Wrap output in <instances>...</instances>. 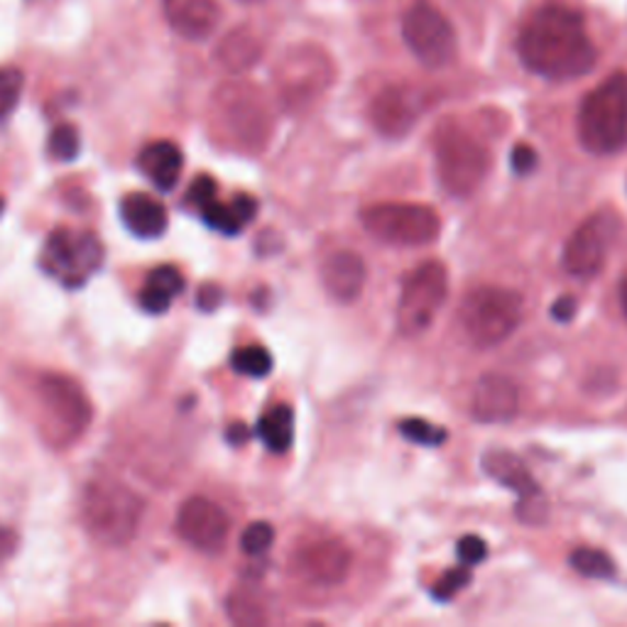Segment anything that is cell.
Segmentation results:
<instances>
[{
	"mask_svg": "<svg viewBox=\"0 0 627 627\" xmlns=\"http://www.w3.org/2000/svg\"><path fill=\"white\" fill-rule=\"evenodd\" d=\"M243 3H258V0H243Z\"/></svg>",
	"mask_w": 627,
	"mask_h": 627,
	"instance_id": "45",
	"label": "cell"
},
{
	"mask_svg": "<svg viewBox=\"0 0 627 627\" xmlns=\"http://www.w3.org/2000/svg\"><path fill=\"white\" fill-rule=\"evenodd\" d=\"M456 554H458V559H461V563H466V567H476V563L486 559L488 545L476 535H466V537L458 539Z\"/></svg>",
	"mask_w": 627,
	"mask_h": 627,
	"instance_id": "36",
	"label": "cell"
},
{
	"mask_svg": "<svg viewBox=\"0 0 627 627\" xmlns=\"http://www.w3.org/2000/svg\"><path fill=\"white\" fill-rule=\"evenodd\" d=\"M464 333L476 349H493L512 337L522 321V295L515 289L483 285L470 289L458 309Z\"/></svg>",
	"mask_w": 627,
	"mask_h": 627,
	"instance_id": "5",
	"label": "cell"
},
{
	"mask_svg": "<svg viewBox=\"0 0 627 627\" xmlns=\"http://www.w3.org/2000/svg\"><path fill=\"white\" fill-rule=\"evenodd\" d=\"M517 49L525 67L549 81H571L589 75L598 57L579 10L557 0L539 5L527 18Z\"/></svg>",
	"mask_w": 627,
	"mask_h": 627,
	"instance_id": "1",
	"label": "cell"
},
{
	"mask_svg": "<svg viewBox=\"0 0 627 627\" xmlns=\"http://www.w3.org/2000/svg\"><path fill=\"white\" fill-rule=\"evenodd\" d=\"M620 301H623V309L627 314V277L623 280V285H620Z\"/></svg>",
	"mask_w": 627,
	"mask_h": 627,
	"instance_id": "44",
	"label": "cell"
},
{
	"mask_svg": "<svg viewBox=\"0 0 627 627\" xmlns=\"http://www.w3.org/2000/svg\"><path fill=\"white\" fill-rule=\"evenodd\" d=\"M402 37L426 69H444L456 59V33L448 18L430 0H417L402 20Z\"/></svg>",
	"mask_w": 627,
	"mask_h": 627,
	"instance_id": "11",
	"label": "cell"
},
{
	"mask_svg": "<svg viewBox=\"0 0 627 627\" xmlns=\"http://www.w3.org/2000/svg\"><path fill=\"white\" fill-rule=\"evenodd\" d=\"M517 517L527 525H539V522L547 520V500L545 493L520 498L517 503Z\"/></svg>",
	"mask_w": 627,
	"mask_h": 627,
	"instance_id": "35",
	"label": "cell"
},
{
	"mask_svg": "<svg viewBox=\"0 0 627 627\" xmlns=\"http://www.w3.org/2000/svg\"><path fill=\"white\" fill-rule=\"evenodd\" d=\"M231 206H233V212L238 214L240 221H243V226H248L250 221H253V216H255V212H258L255 198H250V196H246V194L236 196Z\"/></svg>",
	"mask_w": 627,
	"mask_h": 627,
	"instance_id": "40",
	"label": "cell"
},
{
	"mask_svg": "<svg viewBox=\"0 0 627 627\" xmlns=\"http://www.w3.org/2000/svg\"><path fill=\"white\" fill-rule=\"evenodd\" d=\"M47 150L59 162H71V160H75V157L81 150V140H79V133H77L75 125H69V123L57 125V128L52 130V135H49Z\"/></svg>",
	"mask_w": 627,
	"mask_h": 627,
	"instance_id": "28",
	"label": "cell"
},
{
	"mask_svg": "<svg viewBox=\"0 0 627 627\" xmlns=\"http://www.w3.org/2000/svg\"><path fill=\"white\" fill-rule=\"evenodd\" d=\"M214 106L228 138H231L238 148L248 152H260L267 148L270 135H273L275 128V118L273 111H270L265 93L258 87L246 81L224 83V87L216 91Z\"/></svg>",
	"mask_w": 627,
	"mask_h": 627,
	"instance_id": "6",
	"label": "cell"
},
{
	"mask_svg": "<svg viewBox=\"0 0 627 627\" xmlns=\"http://www.w3.org/2000/svg\"><path fill=\"white\" fill-rule=\"evenodd\" d=\"M337 67L319 45H297L280 59L275 81L282 103L289 111H307L329 91Z\"/></svg>",
	"mask_w": 627,
	"mask_h": 627,
	"instance_id": "7",
	"label": "cell"
},
{
	"mask_svg": "<svg viewBox=\"0 0 627 627\" xmlns=\"http://www.w3.org/2000/svg\"><path fill=\"white\" fill-rule=\"evenodd\" d=\"M231 520L208 498H190L176 512V535L198 551L214 554L226 545Z\"/></svg>",
	"mask_w": 627,
	"mask_h": 627,
	"instance_id": "14",
	"label": "cell"
},
{
	"mask_svg": "<svg viewBox=\"0 0 627 627\" xmlns=\"http://www.w3.org/2000/svg\"><path fill=\"white\" fill-rule=\"evenodd\" d=\"M23 83L25 79L20 69H0V118H5L15 111L20 96H23Z\"/></svg>",
	"mask_w": 627,
	"mask_h": 627,
	"instance_id": "30",
	"label": "cell"
},
{
	"mask_svg": "<svg viewBox=\"0 0 627 627\" xmlns=\"http://www.w3.org/2000/svg\"><path fill=\"white\" fill-rule=\"evenodd\" d=\"M510 164H512V170H515V174H532L535 172V167H537V152L529 148V145L525 142H520L512 148V157H510Z\"/></svg>",
	"mask_w": 627,
	"mask_h": 627,
	"instance_id": "38",
	"label": "cell"
},
{
	"mask_svg": "<svg viewBox=\"0 0 627 627\" xmlns=\"http://www.w3.org/2000/svg\"><path fill=\"white\" fill-rule=\"evenodd\" d=\"M221 299H224V292L218 285H204L202 289H198V309H204V311H214L218 305H221Z\"/></svg>",
	"mask_w": 627,
	"mask_h": 627,
	"instance_id": "39",
	"label": "cell"
},
{
	"mask_svg": "<svg viewBox=\"0 0 627 627\" xmlns=\"http://www.w3.org/2000/svg\"><path fill=\"white\" fill-rule=\"evenodd\" d=\"M186 198H190V204L198 206V208H204L206 204H212L214 198H216V182L212 180V176H196L194 184L190 186V194H186Z\"/></svg>",
	"mask_w": 627,
	"mask_h": 627,
	"instance_id": "37",
	"label": "cell"
},
{
	"mask_svg": "<svg viewBox=\"0 0 627 627\" xmlns=\"http://www.w3.org/2000/svg\"><path fill=\"white\" fill-rule=\"evenodd\" d=\"M520 390L517 385L500 373H488L476 383L470 397V412L474 420L483 424H503L517 417Z\"/></svg>",
	"mask_w": 627,
	"mask_h": 627,
	"instance_id": "17",
	"label": "cell"
},
{
	"mask_svg": "<svg viewBox=\"0 0 627 627\" xmlns=\"http://www.w3.org/2000/svg\"><path fill=\"white\" fill-rule=\"evenodd\" d=\"M470 581H474V571H470V567H466V563H461V567L446 571L444 577L436 581L434 598L436 601H452L454 595L461 593Z\"/></svg>",
	"mask_w": 627,
	"mask_h": 627,
	"instance_id": "34",
	"label": "cell"
},
{
	"mask_svg": "<svg viewBox=\"0 0 627 627\" xmlns=\"http://www.w3.org/2000/svg\"><path fill=\"white\" fill-rule=\"evenodd\" d=\"M121 218L138 238H160L167 231V208L160 198L128 194L121 202Z\"/></svg>",
	"mask_w": 627,
	"mask_h": 627,
	"instance_id": "22",
	"label": "cell"
},
{
	"mask_svg": "<svg viewBox=\"0 0 627 627\" xmlns=\"http://www.w3.org/2000/svg\"><path fill=\"white\" fill-rule=\"evenodd\" d=\"M37 400L57 444H71L91 424V402L79 385L59 373H45L37 380Z\"/></svg>",
	"mask_w": 627,
	"mask_h": 627,
	"instance_id": "10",
	"label": "cell"
},
{
	"mask_svg": "<svg viewBox=\"0 0 627 627\" xmlns=\"http://www.w3.org/2000/svg\"><path fill=\"white\" fill-rule=\"evenodd\" d=\"M618 224L608 214H593L571 233L563 248V270L577 280L601 275Z\"/></svg>",
	"mask_w": 627,
	"mask_h": 627,
	"instance_id": "13",
	"label": "cell"
},
{
	"mask_svg": "<svg viewBox=\"0 0 627 627\" xmlns=\"http://www.w3.org/2000/svg\"><path fill=\"white\" fill-rule=\"evenodd\" d=\"M422 93L410 87L383 89L371 103V121L385 138H404L422 113Z\"/></svg>",
	"mask_w": 627,
	"mask_h": 627,
	"instance_id": "16",
	"label": "cell"
},
{
	"mask_svg": "<svg viewBox=\"0 0 627 627\" xmlns=\"http://www.w3.org/2000/svg\"><path fill=\"white\" fill-rule=\"evenodd\" d=\"M162 10L174 33L192 42L212 37L221 23V8L214 0H162Z\"/></svg>",
	"mask_w": 627,
	"mask_h": 627,
	"instance_id": "18",
	"label": "cell"
},
{
	"mask_svg": "<svg viewBox=\"0 0 627 627\" xmlns=\"http://www.w3.org/2000/svg\"><path fill=\"white\" fill-rule=\"evenodd\" d=\"M571 569L581 573L586 579H613L615 577V561L611 559V554H605L603 549H591V547H581L573 549L569 557Z\"/></svg>",
	"mask_w": 627,
	"mask_h": 627,
	"instance_id": "26",
	"label": "cell"
},
{
	"mask_svg": "<svg viewBox=\"0 0 627 627\" xmlns=\"http://www.w3.org/2000/svg\"><path fill=\"white\" fill-rule=\"evenodd\" d=\"M103 265V246L93 233L57 228L45 246V267L69 287L81 285Z\"/></svg>",
	"mask_w": 627,
	"mask_h": 627,
	"instance_id": "12",
	"label": "cell"
},
{
	"mask_svg": "<svg viewBox=\"0 0 627 627\" xmlns=\"http://www.w3.org/2000/svg\"><path fill=\"white\" fill-rule=\"evenodd\" d=\"M353 554L341 539L321 537L295 554V571L314 586H337L351 571Z\"/></svg>",
	"mask_w": 627,
	"mask_h": 627,
	"instance_id": "15",
	"label": "cell"
},
{
	"mask_svg": "<svg viewBox=\"0 0 627 627\" xmlns=\"http://www.w3.org/2000/svg\"><path fill=\"white\" fill-rule=\"evenodd\" d=\"M275 542V529L270 522H253V525H248L243 537H240V549H243L248 557H260V554H265L270 547H273Z\"/></svg>",
	"mask_w": 627,
	"mask_h": 627,
	"instance_id": "32",
	"label": "cell"
},
{
	"mask_svg": "<svg viewBox=\"0 0 627 627\" xmlns=\"http://www.w3.org/2000/svg\"><path fill=\"white\" fill-rule=\"evenodd\" d=\"M573 314H577V301H573L571 297H561L559 301H554L551 317L557 321H571Z\"/></svg>",
	"mask_w": 627,
	"mask_h": 627,
	"instance_id": "41",
	"label": "cell"
},
{
	"mask_svg": "<svg viewBox=\"0 0 627 627\" xmlns=\"http://www.w3.org/2000/svg\"><path fill=\"white\" fill-rule=\"evenodd\" d=\"M233 371L248 378H265L273 371V355L263 346H243L231 355Z\"/></svg>",
	"mask_w": 627,
	"mask_h": 627,
	"instance_id": "27",
	"label": "cell"
},
{
	"mask_svg": "<svg viewBox=\"0 0 627 627\" xmlns=\"http://www.w3.org/2000/svg\"><path fill=\"white\" fill-rule=\"evenodd\" d=\"M140 517L142 498L121 480L96 478L83 488L81 522L99 545H128L138 535Z\"/></svg>",
	"mask_w": 627,
	"mask_h": 627,
	"instance_id": "2",
	"label": "cell"
},
{
	"mask_svg": "<svg viewBox=\"0 0 627 627\" xmlns=\"http://www.w3.org/2000/svg\"><path fill=\"white\" fill-rule=\"evenodd\" d=\"M321 282L333 299L349 305L361 297L365 282H368V267L353 250H337L323 260Z\"/></svg>",
	"mask_w": 627,
	"mask_h": 627,
	"instance_id": "19",
	"label": "cell"
},
{
	"mask_svg": "<svg viewBox=\"0 0 627 627\" xmlns=\"http://www.w3.org/2000/svg\"><path fill=\"white\" fill-rule=\"evenodd\" d=\"M140 170L145 172V176L157 186L160 192H172L176 182H180L182 167H184V157L182 150L176 148L174 142L170 140H157L150 142L148 148H142L140 157H138Z\"/></svg>",
	"mask_w": 627,
	"mask_h": 627,
	"instance_id": "21",
	"label": "cell"
},
{
	"mask_svg": "<svg viewBox=\"0 0 627 627\" xmlns=\"http://www.w3.org/2000/svg\"><path fill=\"white\" fill-rule=\"evenodd\" d=\"M434 160L438 182L454 196H470L486 182L490 172V152L476 135L456 121H442L434 130Z\"/></svg>",
	"mask_w": 627,
	"mask_h": 627,
	"instance_id": "3",
	"label": "cell"
},
{
	"mask_svg": "<svg viewBox=\"0 0 627 627\" xmlns=\"http://www.w3.org/2000/svg\"><path fill=\"white\" fill-rule=\"evenodd\" d=\"M361 221L373 238L390 246H430L442 231V218L424 204H375L361 214Z\"/></svg>",
	"mask_w": 627,
	"mask_h": 627,
	"instance_id": "8",
	"label": "cell"
},
{
	"mask_svg": "<svg viewBox=\"0 0 627 627\" xmlns=\"http://www.w3.org/2000/svg\"><path fill=\"white\" fill-rule=\"evenodd\" d=\"M15 549V535L5 527H0V559L8 557Z\"/></svg>",
	"mask_w": 627,
	"mask_h": 627,
	"instance_id": "43",
	"label": "cell"
},
{
	"mask_svg": "<svg viewBox=\"0 0 627 627\" xmlns=\"http://www.w3.org/2000/svg\"><path fill=\"white\" fill-rule=\"evenodd\" d=\"M258 436L273 454H285L295 438V412L287 404H277L258 422Z\"/></svg>",
	"mask_w": 627,
	"mask_h": 627,
	"instance_id": "25",
	"label": "cell"
},
{
	"mask_svg": "<svg viewBox=\"0 0 627 627\" xmlns=\"http://www.w3.org/2000/svg\"><path fill=\"white\" fill-rule=\"evenodd\" d=\"M579 140L591 155H613L627 142V75L598 83L579 109Z\"/></svg>",
	"mask_w": 627,
	"mask_h": 627,
	"instance_id": "4",
	"label": "cell"
},
{
	"mask_svg": "<svg viewBox=\"0 0 627 627\" xmlns=\"http://www.w3.org/2000/svg\"><path fill=\"white\" fill-rule=\"evenodd\" d=\"M0 212H3V198H0Z\"/></svg>",
	"mask_w": 627,
	"mask_h": 627,
	"instance_id": "46",
	"label": "cell"
},
{
	"mask_svg": "<svg viewBox=\"0 0 627 627\" xmlns=\"http://www.w3.org/2000/svg\"><path fill=\"white\" fill-rule=\"evenodd\" d=\"M202 216H204V221L218 233L236 236V233H240V228H243V221H240L238 214L233 212V206L216 202V198L212 204H206L202 208Z\"/></svg>",
	"mask_w": 627,
	"mask_h": 627,
	"instance_id": "29",
	"label": "cell"
},
{
	"mask_svg": "<svg viewBox=\"0 0 627 627\" xmlns=\"http://www.w3.org/2000/svg\"><path fill=\"white\" fill-rule=\"evenodd\" d=\"M448 295V273L442 263L430 260L412 270L404 280L400 305H397V327L404 337H420L432 327L438 309Z\"/></svg>",
	"mask_w": 627,
	"mask_h": 627,
	"instance_id": "9",
	"label": "cell"
},
{
	"mask_svg": "<svg viewBox=\"0 0 627 627\" xmlns=\"http://www.w3.org/2000/svg\"><path fill=\"white\" fill-rule=\"evenodd\" d=\"M214 57L228 75H246L263 57V42L250 27H236L218 42Z\"/></svg>",
	"mask_w": 627,
	"mask_h": 627,
	"instance_id": "20",
	"label": "cell"
},
{
	"mask_svg": "<svg viewBox=\"0 0 627 627\" xmlns=\"http://www.w3.org/2000/svg\"><path fill=\"white\" fill-rule=\"evenodd\" d=\"M184 292V275L174 265L155 267L145 287L140 289V307L150 314H164L174 297Z\"/></svg>",
	"mask_w": 627,
	"mask_h": 627,
	"instance_id": "24",
	"label": "cell"
},
{
	"mask_svg": "<svg viewBox=\"0 0 627 627\" xmlns=\"http://www.w3.org/2000/svg\"><path fill=\"white\" fill-rule=\"evenodd\" d=\"M400 434L404 438H410V442L422 444V446H438V444L446 442V430H442V426H434L432 422H426V420H417V417L400 422Z\"/></svg>",
	"mask_w": 627,
	"mask_h": 627,
	"instance_id": "31",
	"label": "cell"
},
{
	"mask_svg": "<svg viewBox=\"0 0 627 627\" xmlns=\"http://www.w3.org/2000/svg\"><path fill=\"white\" fill-rule=\"evenodd\" d=\"M250 434H253V432H250L243 422H236V424L228 426L226 438H228V442H231L233 446H240V444H246V442H248Z\"/></svg>",
	"mask_w": 627,
	"mask_h": 627,
	"instance_id": "42",
	"label": "cell"
},
{
	"mask_svg": "<svg viewBox=\"0 0 627 627\" xmlns=\"http://www.w3.org/2000/svg\"><path fill=\"white\" fill-rule=\"evenodd\" d=\"M480 464H483V470L490 478L498 480L500 486L510 488L512 493H517L520 498L542 493V488H539L537 480L532 478L529 468L522 464L515 454H510V452H488Z\"/></svg>",
	"mask_w": 627,
	"mask_h": 627,
	"instance_id": "23",
	"label": "cell"
},
{
	"mask_svg": "<svg viewBox=\"0 0 627 627\" xmlns=\"http://www.w3.org/2000/svg\"><path fill=\"white\" fill-rule=\"evenodd\" d=\"M228 613H231L233 623L238 625H260L265 623V613L260 608L255 598H250L248 593H233L228 601Z\"/></svg>",
	"mask_w": 627,
	"mask_h": 627,
	"instance_id": "33",
	"label": "cell"
}]
</instances>
